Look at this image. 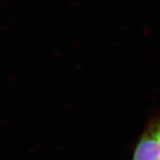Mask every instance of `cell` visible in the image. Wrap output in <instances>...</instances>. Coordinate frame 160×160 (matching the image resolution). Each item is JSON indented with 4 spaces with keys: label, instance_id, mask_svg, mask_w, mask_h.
<instances>
[{
    "label": "cell",
    "instance_id": "obj_1",
    "mask_svg": "<svg viewBox=\"0 0 160 160\" xmlns=\"http://www.w3.org/2000/svg\"><path fill=\"white\" fill-rule=\"evenodd\" d=\"M132 160H160V116L146 127L135 146Z\"/></svg>",
    "mask_w": 160,
    "mask_h": 160
}]
</instances>
